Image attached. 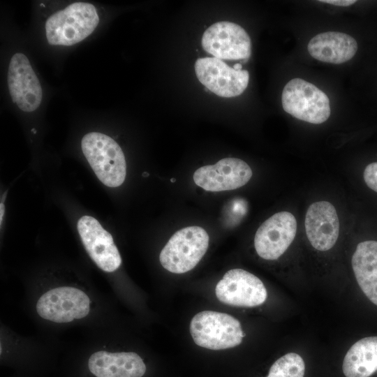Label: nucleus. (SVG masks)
I'll return each mask as SVG.
<instances>
[{"mask_svg":"<svg viewBox=\"0 0 377 377\" xmlns=\"http://www.w3.org/2000/svg\"><path fill=\"white\" fill-rule=\"evenodd\" d=\"M99 17L94 5L75 2L50 15L45 23L47 42L52 45L71 46L89 36Z\"/></svg>","mask_w":377,"mask_h":377,"instance_id":"nucleus-1","label":"nucleus"},{"mask_svg":"<svg viewBox=\"0 0 377 377\" xmlns=\"http://www.w3.org/2000/svg\"><path fill=\"white\" fill-rule=\"evenodd\" d=\"M82 152L99 180L109 187L123 184L126 163L119 145L110 137L98 132L87 133L82 139Z\"/></svg>","mask_w":377,"mask_h":377,"instance_id":"nucleus-2","label":"nucleus"},{"mask_svg":"<svg viewBox=\"0 0 377 377\" xmlns=\"http://www.w3.org/2000/svg\"><path fill=\"white\" fill-rule=\"evenodd\" d=\"M189 330L195 344L214 350L237 346L245 335L238 320L213 311L196 313L191 320Z\"/></svg>","mask_w":377,"mask_h":377,"instance_id":"nucleus-3","label":"nucleus"},{"mask_svg":"<svg viewBox=\"0 0 377 377\" xmlns=\"http://www.w3.org/2000/svg\"><path fill=\"white\" fill-rule=\"evenodd\" d=\"M209 235L200 226H188L177 231L164 246L159 255L161 265L175 274L193 269L205 254Z\"/></svg>","mask_w":377,"mask_h":377,"instance_id":"nucleus-4","label":"nucleus"},{"mask_svg":"<svg viewBox=\"0 0 377 377\" xmlns=\"http://www.w3.org/2000/svg\"><path fill=\"white\" fill-rule=\"evenodd\" d=\"M281 101L286 112L309 123L322 124L330 115L327 96L314 84L300 78L293 79L286 84Z\"/></svg>","mask_w":377,"mask_h":377,"instance_id":"nucleus-5","label":"nucleus"},{"mask_svg":"<svg viewBox=\"0 0 377 377\" xmlns=\"http://www.w3.org/2000/svg\"><path fill=\"white\" fill-rule=\"evenodd\" d=\"M36 308L40 318L66 323L87 316L90 311V300L77 288L60 286L44 293L38 300Z\"/></svg>","mask_w":377,"mask_h":377,"instance_id":"nucleus-6","label":"nucleus"},{"mask_svg":"<svg viewBox=\"0 0 377 377\" xmlns=\"http://www.w3.org/2000/svg\"><path fill=\"white\" fill-rule=\"evenodd\" d=\"M202 46L208 53L219 59L243 60L251 56L249 36L239 25L230 22H218L203 34Z\"/></svg>","mask_w":377,"mask_h":377,"instance_id":"nucleus-7","label":"nucleus"},{"mask_svg":"<svg viewBox=\"0 0 377 377\" xmlns=\"http://www.w3.org/2000/svg\"><path fill=\"white\" fill-rule=\"evenodd\" d=\"M215 294L221 302L240 307L260 305L267 297L260 279L242 269H232L226 272L216 286Z\"/></svg>","mask_w":377,"mask_h":377,"instance_id":"nucleus-8","label":"nucleus"},{"mask_svg":"<svg viewBox=\"0 0 377 377\" xmlns=\"http://www.w3.org/2000/svg\"><path fill=\"white\" fill-rule=\"evenodd\" d=\"M195 72L199 81L219 96L230 98L240 95L248 86L249 73L237 71L216 57L198 59Z\"/></svg>","mask_w":377,"mask_h":377,"instance_id":"nucleus-9","label":"nucleus"},{"mask_svg":"<svg viewBox=\"0 0 377 377\" xmlns=\"http://www.w3.org/2000/svg\"><path fill=\"white\" fill-rule=\"evenodd\" d=\"M297 221L289 212L274 214L257 230L254 246L258 255L268 260L278 259L288 249L296 235Z\"/></svg>","mask_w":377,"mask_h":377,"instance_id":"nucleus-10","label":"nucleus"},{"mask_svg":"<svg viewBox=\"0 0 377 377\" xmlns=\"http://www.w3.org/2000/svg\"><path fill=\"white\" fill-rule=\"evenodd\" d=\"M8 84L13 103L22 111L33 112L40 105V83L28 58L22 53L15 54L10 59Z\"/></svg>","mask_w":377,"mask_h":377,"instance_id":"nucleus-11","label":"nucleus"},{"mask_svg":"<svg viewBox=\"0 0 377 377\" xmlns=\"http://www.w3.org/2000/svg\"><path fill=\"white\" fill-rule=\"evenodd\" d=\"M77 228L87 252L100 269L112 272L119 267L121 258L113 238L95 218L82 216Z\"/></svg>","mask_w":377,"mask_h":377,"instance_id":"nucleus-12","label":"nucleus"},{"mask_svg":"<svg viewBox=\"0 0 377 377\" xmlns=\"http://www.w3.org/2000/svg\"><path fill=\"white\" fill-rule=\"evenodd\" d=\"M252 177V170L244 161L225 158L214 165L199 168L193 174L196 185L208 191L236 189L245 185Z\"/></svg>","mask_w":377,"mask_h":377,"instance_id":"nucleus-13","label":"nucleus"},{"mask_svg":"<svg viewBox=\"0 0 377 377\" xmlns=\"http://www.w3.org/2000/svg\"><path fill=\"white\" fill-rule=\"evenodd\" d=\"M304 224L307 238L314 249L325 251L334 246L339 234V221L333 205L327 201L312 203Z\"/></svg>","mask_w":377,"mask_h":377,"instance_id":"nucleus-14","label":"nucleus"},{"mask_svg":"<svg viewBox=\"0 0 377 377\" xmlns=\"http://www.w3.org/2000/svg\"><path fill=\"white\" fill-rule=\"evenodd\" d=\"M92 377H142L147 367L142 357L134 352L98 350L87 362Z\"/></svg>","mask_w":377,"mask_h":377,"instance_id":"nucleus-15","label":"nucleus"},{"mask_svg":"<svg viewBox=\"0 0 377 377\" xmlns=\"http://www.w3.org/2000/svg\"><path fill=\"white\" fill-rule=\"evenodd\" d=\"M307 50L310 55L318 61L339 64L354 57L357 43L348 34L327 31L313 37L308 43Z\"/></svg>","mask_w":377,"mask_h":377,"instance_id":"nucleus-16","label":"nucleus"},{"mask_svg":"<svg viewBox=\"0 0 377 377\" xmlns=\"http://www.w3.org/2000/svg\"><path fill=\"white\" fill-rule=\"evenodd\" d=\"M351 263L361 290L377 306V240L360 242L352 256Z\"/></svg>","mask_w":377,"mask_h":377,"instance_id":"nucleus-17","label":"nucleus"},{"mask_svg":"<svg viewBox=\"0 0 377 377\" xmlns=\"http://www.w3.org/2000/svg\"><path fill=\"white\" fill-rule=\"evenodd\" d=\"M346 377H369L377 371V337H369L355 343L343 359Z\"/></svg>","mask_w":377,"mask_h":377,"instance_id":"nucleus-18","label":"nucleus"},{"mask_svg":"<svg viewBox=\"0 0 377 377\" xmlns=\"http://www.w3.org/2000/svg\"><path fill=\"white\" fill-rule=\"evenodd\" d=\"M304 371L302 357L295 353H289L272 365L267 377H304Z\"/></svg>","mask_w":377,"mask_h":377,"instance_id":"nucleus-19","label":"nucleus"},{"mask_svg":"<svg viewBox=\"0 0 377 377\" xmlns=\"http://www.w3.org/2000/svg\"><path fill=\"white\" fill-rule=\"evenodd\" d=\"M320 2L327 3L338 6H348L354 4L356 1L355 0H322Z\"/></svg>","mask_w":377,"mask_h":377,"instance_id":"nucleus-20","label":"nucleus"},{"mask_svg":"<svg viewBox=\"0 0 377 377\" xmlns=\"http://www.w3.org/2000/svg\"><path fill=\"white\" fill-rule=\"evenodd\" d=\"M0 212H1V214H0V223L1 224L2 223V219H3V214H4V205L3 203H1V205H0Z\"/></svg>","mask_w":377,"mask_h":377,"instance_id":"nucleus-21","label":"nucleus"},{"mask_svg":"<svg viewBox=\"0 0 377 377\" xmlns=\"http://www.w3.org/2000/svg\"><path fill=\"white\" fill-rule=\"evenodd\" d=\"M235 70H237V71H241L242 70V66L241 64H236L233 66L232 67Z\"/></svg>","mask_w":377,"mask_h":377,"instance_id":"nucleus-22","label":"nucleus"},{"mask_svg":"<svg viewBox=\"0 0 377 377\" xmlns=\"http://www.w3.org/2000/svg\"><path fill=\"white\" fill-rule=\"evenodd\" d=\"M142 175H143V177H147V176H149V173L145 172H143Z\"/></svg>","mask_w":377,"mask_h":377,"instance_id":"nucleus-23","label":"nucleus"},{"mask_svg":"<svg viewBox=\"0 0 377 377\" xmlns=\"http://www.w3.org/2000/svg\"><path fill=\"white\" fill-rule=\"evenodd\" d=\"M170 181H171V182H175L176 181V179H175V178H172V179H170Z\"/></svg>","mask_w":377,"mask_h":377,"instance_id":"nucleus-24","label":"nucleus"}]
</instances>
